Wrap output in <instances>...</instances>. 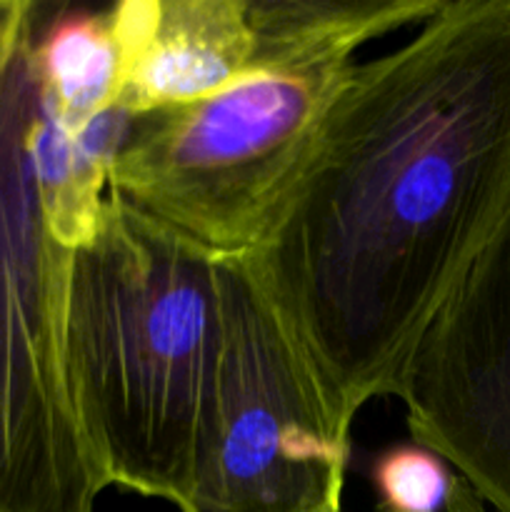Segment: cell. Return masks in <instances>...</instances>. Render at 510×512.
Segmentation results:
<instances>
[{"mask_svg": "<svg viewBox=\"0 0 510 512\" xmlns=\"http://www.w3.org/2000/svg\"><path fill=\"white\" fill-rule=\"evenodd\" d=\"M395 398L415 443L510 512V215L428 325Z\"/></svg>", "mask_w": 510, "mask_h": 512, "instance_id": "cell-6", "label": "cell"}, {"mask_svg": "<svg viewBox=\"0 0 510 512\" xmlns=\"http://www.w3.org/2000/svg\"><path fill=\"white\" fill-rule=\"evenodd\" d=\"M443 0H250L253 68L213 95L130 118L110 188L220 255L260 243L370 40Z\"/></svg>", "mask_w": 510, "mask_h": 512, "instance_id": "cell-3", "label": "cell"}, {"mask_svg": "<svg viewBox=\"0 0 510 512\" xmlns=\"http://www.w3.org/2000/svg\"><path fill=\"white\" fill-rule=\"evenodd\" d=\"M110 18L123 55L118 105L130 115L193 103L253 68L250 0H125Z\"/></svg>", "mask_w": 510, "mask_h": 512, "instance_id": "cell-7", "label": "cell"}, {"mask_svg": "<svg viewBox=\"0 0 510 512\" xmlns=\"http://www.w3.org/2000/svg\"><path fill=\"white\" fill-rule=\"evenodd\" d=\"M40 10L0 0V512H95L110 480L70 388L73 248L38 165Z\"/></svg>", "mask_w": 510, "mask_h": 512, "instance_id": "cell-4", "label": "cell"}, {"mask_svg": "<svg viewBox=\"0 0 510 512\" xmlns=\"http://www.w3.org/2000/svg\"><path fill=\"white\" fill-rule=\"evenodd\" d=\"M350 428L255 280L230 260L228 348L180 512H343Z\"/></svg>", "mask_w": 510, "mask_h": 512, "instance_id": "cell-5", "label": "cell"}, {"mask_svg": "<svg viewBox=\"0 0 510 512\" xmlns=\"http://www.w3.org/2000/svg\"><path fill=\"white\" fill-rule=\"evenodd\" d=\"M443 512H490V510H488V505L478 498V493H475V490L470 488L463 478H458V475H455L453 488H450L448 503H445Z\"/></svg>", "mask_w": 510, "mask_h": 512, "instance_id": "cell-10", "label": "cell"}, {"mask_svg": "<svg viewBox=\"0 0 510 512\" xmlns=\"http://www.w3.org/2000/svg\"><path fill=\"white\" fill-rule=\"evenodd\" d=\"M373 488L385 512H443L455 475L418 443L390 445L373 458Z\"/></svg>", "mask_w": 510, "mask_h": 512, "instance_id": "cell-9", "label": "cell"}, {"mask_svg": "<svg viewBox=\"0 0 510 512\" xmlns=\"http://www.w3.org/2000/svg\"><path fill=\"white\" fill-rule=\"evenodd\" d=\"M35 65L45 108L68 128L118 105L123 55L110 8L43 3Z\"/></svg>", "mask_w": 510, "mask_h": 512, "instance_id": "cell-8", "label": "cell"}, {"mask_svg": "<svg viewBox=\"0 0 510 512\" xmlns=\"http://www.w3.org/2000/svg\"><path fill=\"white\" fill-rule=\"evenodd\" d=\"M510 215V0H443L355 63L250 270L345 428L398 395Z\"/></svg>", "mask_w": 510, "mask_h": 512, "instance_id": "cell-1", "label": "cell"}, {"mask_svg": "<svg viewBox=\"0 0 510 512\" xmlns=\"http://www.w3.org/2000/svg\"><path fill=\"white\" fill-rule=\"evenodd\" d=\"M230 260L125 203L108 183L73 250L65 353L110 488L183 508L228 348Z\"/></svg>", "mask_w": 510, "mask_h": 512, "instance_id": "cell-2", "label": "cell"}]
</instances>
